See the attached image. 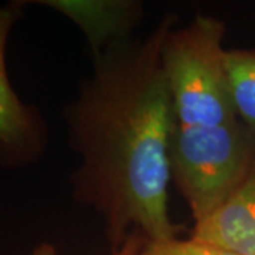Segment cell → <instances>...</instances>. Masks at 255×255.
Listing matches in <instances>:
<instances>
[{
    "label": "cell",
    "mask_w": 255,
    "mask_h": 255,
    "mask_svg": "<svg viewBox=\"0 0 255 255\" xmlns=\"http://www.w3.org/2000/svg\"><path fill=\"white\" fill-rule=\"evenodd\" d=\"M23 3L0 6V166L23 169L46 153L48 129L37 108L20 100L6 68V44Z\"/></svg>",
    "instance_id": "4"
},
{
    "label": "cell",
    "mask_w": 255,
    "mask_h": 255,
    "mask_svg": "<svg viewBox=\"0 0 255 255\" xmlns=\"http://www.w3.org/2000/svg\"><path fill=\"white\" fill-rule=\"evenodd\" d=\"M254 153L255 136L244 124L210 133L172 130L170 176L194 223L240 182Z\"/></svg>",
    "instance_id": "3"
},
{
    "label": "cell",
    "mask_w": 255,
    "mask_h": 255,
    "mask_svg": "<svg viewBox=\"0 0 255 255\" xmlns=\"http://www.w3.org/2000/svg\"><path fill=\"white\" fill-rule=\"evenodd\" d=\"M226 64L238 118L255 136V48L227 50Z\"/></svg>",
    "instance_id": "7"
},
{
    "label": "cell",
    "mask_w": 255,
    "mask_h": 255,
    "mask_svg": "<svg viewBox=\"0 0 255 255\" xmlns=\"http://www.w3.org/2000/svg\"><path fill=\"white\" fill-rule=\"evenodd\" d=\"M145 243V236H142L139 233H132L124 241L122 246L118 247L117 250H112V254L111 255H140ZM28 255H60V253L50 243H41V244H38Z\"/></svg>",
    "instance_id": "9"
},
{
    "label": "cell",
    "mask_w": 255,
    "mask_h": 255,
    "mask_svg": "<svg viewBox=\"0 0 255 255\" xmlns=\"http://www.w3.org/2000/svg\"><path fill=\"white\" fill-rule=\"evenodd\" d=\"M140 255H240L227 248L199 241L194 238L173 237L162 241H147L142 248Z\"/></svg>",
    "instance_id": "8"
},
{
    "label": "cell",
    "mask_w": 255,
    "mask_h": 255,
    "mask_svg": "<svg viewBox=\"0 0 255 255\" xmlns=\"http://www.w3.org/2000/svg\"><path fill=\"white\" fill-rule=\"evenodd\" d=\"M224 34L223 20L197 14L186 26H174L166 37L162 63L174 130L210 133L243 124L230 90Z\"/></svg>",
    "instance_id": "2"
},
{
    "label": "cell",
    "mask_w": 255,
    "mask_h": 255,
    "mask_svg": "<svg viewBox=\"0 0 255 255\" xmlns=\"http://www.w3.org/2000/svg\"><path fill=\"white\" fill-rule=\"evenodd\" d=\"M174 14L145 37L94 55L92 73L64 110L68 145L80 157L74 200L95 211L111 248L132 233L147 241L177 237L169 214L172 97L162 63Z\"/></svg>",
    "instance_id": "1"
},
{
    "label": "cell",
    "mask_w": 255,
    "mask_h": 255,
    "mask_svg": "<svg viewBox=\"0 0 255 255\" xmlns=\"http://www.w3.org/2000/svg\"><path fill=\"white\" fill-rule=\"evenodd\" d=\"M43 3L73 20L87 37L94 55L130 38L143 11L136 1L53 0Z\"/></svg>",
    "instance_id": "6"
},
{
    "label": "cell",
    "mask_w": 255,
    "mask_h": 255,
    "mask_svg": "<svg viewBox=\"0 0 255 255\" xmlns=\"http://www.w3.org/2000/svg\"><path fill=\"white\" fill-rule=\"evenodd\" d=\"M190 237L240 255H255V153L240 182L194 223Z\"/></svg>",
    "instance_id": "5"
}]
</instances>
